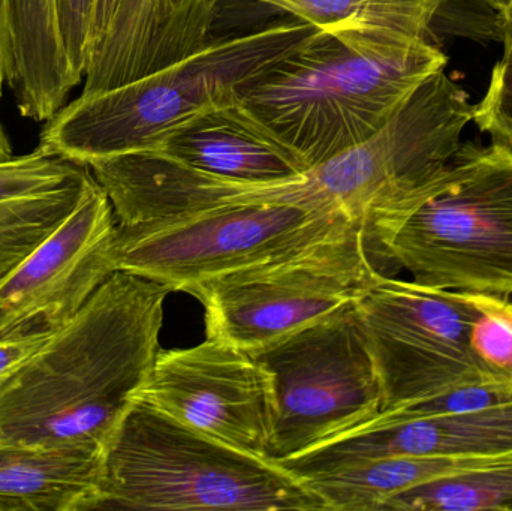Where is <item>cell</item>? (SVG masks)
Returning <instances> with one entry per match:
<instances>
[{
	"instance_id": "obj_1",
	"label": "cell",
	"mask_w": 512,
	"mask_h": 511,
	"mask_svg": "<svg viewBox=\"0 0 512 511\" xmlns=\"http://www.w3.org/2000/svg\"><path fill=\"white\" fill-rule=\"evenodd\" d=\"M167 285L117 270L0 386V441L105 455L161 351Z\"/></svg>"
},
{
	"instance_id": "obj_12",
	"label": "cell",
	"mask_w": 512,
	"mask_h": 511,
	"mask_svg": "<svg viewBox=\"0 0 512 511\" xmlns=\"http://www.w3.org/2000/svg\"><path fill=\"white\" fill-rule=\"evenodd\" d=\"M512 455V402L445 416L361 426L279 461L298 479L397 456L489 458Z\"/></svg>"
},
{
	"instance_id": "obj_8",
	"label": "cell",
	"mask_w": 512,
	"mask_h": 511,
	"mask_svg": "<svg viewBox=\"0 0 512 511\" xmlns=\"http://www.w3.org/2000/svg\"><path fill=\"white\" fill-rule=\"evenodd\" d=\"M252 354L273 377L271 461L300 455L382 411L381 381L355 303Z\"/></svg>"
},
{
	"instance_id": "obj_5",
	"label": "cell",
	"mask_w": 512,
	"mask_h": 511,
	"mask_svg": "<svg viewBox=\"0 0 512 511\" xmlns=\"http://www.w3.org/2000/svg\"><path fill=\"white\" fill-rule=\"evenodd\" d=\"M96 510H325L303 480L162 413L132 405L105 450Z\"/></svg>"
},
{
	"instance_id": "obj_15",
	"label": "cell",
	"mask_w": 512,
	"mask_h": 511,
	"mask_svg": "<svg viewBox=\"0 0 512 511\" xmlns=\"http://www.w3.org/2000/svg\"><path fill=\"white\" fill-rule=\"evenodd\" d=\"M104 458L92 449L0 441V511H95Z\"/></svg>"
},
{
	"instance_id": "obj_7",
	"label": "cell",
	"mask_w": 512,
	"mask_h": 511,
	"mask_svg": "<svg viewBox=\"0 0 512 511\" xmlns=\"http://www.w3.org/2000/svg\"><path fill=\"white\" fill-rule=\"evenodd\" d=\"M358 227L364 225L339 210L291 204L216 207L117 224L116 269L189 293L231 270Z\"/></svg>"
},
{
	"instance_id": "obj_14",
	"label": "cell",
	"mask_w": 512,
	"mask_h": 511,
	"mask_svg": "<svg viewBox=\"0 0 512 511\" xmlns=\"http://www.w3.org/2000/svg\"><path fill=\"white\" fill-rule=\"evenodd\" d=\"M95 177L38 147L0 161V279L74 212Z\"/></svg>"
},
{
	"instance_id": "obj_9",
	"label": "cell",
	"mask_w": 512,
	"mask_h": 511,
	"mask_svg": "<svg viewBox=\"0 0 512 511\" xmlns=\"http://www.w3.org/2000/svg\"><path fill=\"white\" fill-rule=\"evenodd\" d=\"M355 311L381 381L382 411L490 381L469 341L472 293L426 287L378 272L355 302Z\"/></svg>"
},
{
	"instance_id": "obj_23",
	"label": "cell",
	"mask_w": 512,
	"mask_h": 511,
	"mask_svg": "<svg viewBox=\"0 0 512 511\" xmlns=\"http://www.w3.org/2000/svg\"><path fill=\"white\" fill-rule=\"evenodd\" d=\"M48 338L50 336H29V338L0 341V386L14 375Z\"/></svg>"
},
{
	"instance_id": "obj_17",
	"label": "cell",
	"mask_w": 512,
	"mask_h": 511,
	"mask_svg": "<svg viewBox=\"0 0 512 511\" xmlns=\"http://www.w3.org/2000/svg\"><path fill=\"white\" fill-rule=\"evenodd\" d=\"M316 29L358 27L405 38L429 39L447 0H261Z\"/></svg>"
},
{
	"instance_id": "obj_24",
	"label": "cell",
	"mask_w": 512,
	"mask_h": 511,
	"mask_svg": "<svg viewBox=\"0 0 512 511\" xmlns=\"http://www.w3.org/2000/svg\"><path fill=\"white\" fill-rule=\"evenodd\" d=\"M117 3H119V0H96L95 14H93L92 48H90V56H92L96 45L101 41L102 35H104L105 29H107L108 23H110L111 15H113Z\"/></svg>"
},
{
	"instance_id": "obj_20",
	"label": "cell",
	"mask_w": 512,
	"mask_h": 511,
	"mask_svg": "<svg viewBox=\"0 0 512 511\" xmlns=\"http://www.w3.org/2000/svg\"><path fill=\"white\" fill-rule=\"evenodd\" d=\"M512 402L511 384L486 381V383L465 384L445 390L438 395L411 402L403 407L390 411H382L364 425L381 426L390 423L405 422V420L421 419V417L445 416V414L469 413V411L484 410L495 405ZM355 429V428H354Z\"/></svg>"
},
{
	"instance_id": "obj_11",
	"label": "cell",
	"mask_w": 512,
	"mask_h": 511,
	"mask_svg": "<svg viewBox=\"0 0 512 511\" xmlns=\"http://www.w3.org/2000/svg\"><path fill=\"white\" fill-rule=\"evenodd\" d=\"M117 219L96 180L74 212L0 279V341L51 336L116 269Z\"/></svg>"
},
{
	"instance_id": "obj_19",
	"label": "cell",
	"mask_w": 512,
	"mask_h": 511,
	"mask_svg": "<svg viewBox=\"0 0 512 511\" xmlns=\"http://www.w3.org/2000/svg\"><path fill=\"white\" fill-rule=\"evenodd\" d=\"M471 350L487 380L512 386V302L472 293Z\"/></svg>"
},
{
	"instance_id": "obj_16",
	"label": "cell",
	"mask_w": 512,
	"mask_h": 511,
	"mask_svg": "<svg viewBox=\"0 0 512 511\" xmlns=\"http://www.w3.org/2000/svg\"><path fill=\"white\" fill-rule=\"evenodd\" d=\"M511 458L512 455L489 458L397 456L337 468L307 477L303 482L324 503L325 510L379 511L388 498L406 489Z\"/></svg>"
},
{
	"instance_id": "obj_10",
	"label": "cell",
	"mask_w": 512,
	"mask_h": 511,
	"mask_svg": "<svg viewBox=\"0 0 512 511\" xmlns=\"http://www.w3.org/2000/svg\"><path fill=\"white\" fill-rule=\"evenodd\" d=\"M140 399L195 431L270 459L273 377L237 345L207 336L195 347L159 351Z\"/></svg>"
},
{
	"instance_id": "obj_26",
	"label": "cell",
	"mask_w": 512,
	"mask_h": 511,
	"mask_svg": "<svg viewBox=\"0 0 512 511\" xmlns=\"http://www.w3.org/2000/svg\"><path fill=\"white\" fill-rule=\"evenodd\" d=\"M8 69V50H6L5 20H3V0H0V96L3 84L6 83Z\"/></svg>"
},
{
	"instance_id": "obj_18",
	"label": "cell",
	"mask_w": 512,
	"mask_h": 511,
	"mask_svg": "<svg viewBox=\"0 0 512 511\" xmlns=\"http://www.w3.org/2000/svg\"><path fill=\"white\" fill-rule=\"evenodd\" d=\"M388 510L512 511V458L406 489L379 511Z\"/></svg>"
},
{
	"instance_id": "obj_4",
	"label": "cell",
	"mask_w": 512,
	"mask_h": 511,
	"mask_svg": "<svg viewBox=\"0 0 512 511\" xmlns=\"http://www.w3.org/2000/svg\"><path fill=\"white\" fill-rule=\"evenodd\" d=\"M379 254L441 290L512 296V149L460 144L366 233Z\"/></svg>"
},
{
	"instance_id": "obj_25",
	"label": "cell",
	"mask_w": 512,
	"mask_h": 511,
	"mask_svg": "<svg viewBox=\"0 0 512 511\" xmlns=\"http://www.w3.org/2000/svg\"><path fill=\"white\" fill-rule=\"evenodd\" d=\"M477 2L495 12L499 30H508L512 33V0H477Z\"/></svg>"
},
{
	"instance_id": "obj_3",
	"label": "cell",
	"mask_w": 512,
	"mask_h": 511,
	"mask_svg": "<svg viewBox=\"0 0 512 511\" xmlns=\"http://www.w3.org/2000/svg\"><path fill=\"white\" fill-rule=\"evenodd\" d=\"M316 30L291 17L246 35L209 41L131 83L81 93L47 120L38 147L83 165L158 149L174 129L239 98Z\"/></svg>"
},
{
	"instance_id": "obj_22",
	"label": "cell",
	"mask_w": 512,
	"mask_h": 511,
	"mask_svg": "<svg viewBox=\"0 0 512 511\" xmlns=\"http://www.w3.org/2000/svg\"><path fill=\"white\" fill-rule=\"evenodd\" d=\"M96 0H56L60 36L69 65L78 81H83L90 48Z\"/></svg>"
},
{
	"instance_id": "obj_21",
	"label": "cell",
	"mask_w": 512,
	"mask_h": 511,
	"mask_svg": "<svg viewBox=\"0 0 512 511\" xmlns=\"http://www.w3.org/2000/svg\"><path fill=\"white\" fill-rule=\"evenodd\" d=\"M504 53L492 71L487 92L474 105L472 120L495 141L512 149V33L499 30Z\"/></svg>"
},
{
	"instance_id": "obj_27",
	"label": "cell",
	"mask_w": 512,
	"mask_h": 511,
	"mask_svg": "<svg viewBox=\"0 0 512 511\" xmlns=\"http://www.w3.org/2000/svg\"><path fill=\"white\" fill-rule=\"evenodd\" d=\"M11 156L12 144L8 135H6L5 129H3L2 123H0V161L11 158Z\"/></svg>"
},
{
	"instance_id": "obj_13",
	"label": "cell",
	"mask_w": 512,
	"mask_h": 511,
	"mask_svg": "<svg viewBox=\"0 0 512 511\" xmlns=\"http://www.w3.org/2000/svg\"><path fill=\"white\" fill-rule=\"evenodd\" d=\"M156 152L170 161L213 176L245 182L294 179L310 170L242 96L204 111L179 126Z\"/></svg>"
},
{
	"instance_id": "obj_6",
	"label": "cell",
	"mask_w": 512,
	"mask_h": 511,
	"mask_svg": "<svg viewBox=\"0 0 512 511\" xmlns=\"http://www.w3.org/2000/svg\"><path fill=\"white\" fill-rule=\"evenodd\" d=\"M366 230L280 252L192 288L209 338L254 353L354 305L378 270Z\"/></svg>"
},
{
	"instance_id": "obj_2",
	"label": "cell",
	"mask_w": 512,
	"mask_h": 511,
	"mask_svg": "<svg viewBox=\"0 0 512 511\" xmlns=\"http://www.w3.org/2000/svg\"><path fill=\"white\" fill-rule=\"evenodd\" d=\"M447 63L430 39L318 29L240 96L312 168L381 131Z\"/></svg>"
}]
</instances>
